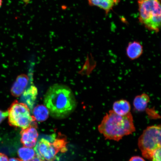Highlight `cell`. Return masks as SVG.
<instances>
[{
    "label": "cell",
    "instance_id": "1",
    "mask_svg": "<svg viewBox=\"0 0 161 161\" xmlns=\"http://www.w3.org/2000/svg\"><path fill=\"white\" fill-rule=\"evenodd\" d=\"M44 104L52 117L63 119L74 111L76 106L75 96L71 89L62 84L50 86L44 98Z\"/></svg>",
    "mask_w": 161,
    "mask_h": 161
},
{
    "label": "cell",
    "instance_id": "2",
    "mask_svg": "<svg viewBox=\"0 0 161 161\" xmlns=\"http://www.w3.org/2000/svg\"><path fill=\"white\" fill-rule=\"evenodd\" d=\"M98 129L106 139L116 142L136 131L133 118L130 113L126 115L120 116L112 110L109 111L104 117Z\"/></svg>",
    "mask_w": 161,
    "mask_h": 161
},
{
    "label": "cell",
    "instance_id": "3",
    "mask_svg": "<svg viewBox=\"0 0 161 161\" xmlns=\"http://www.w3.org/2000/svg\"><path fill=\"white\" fill-rule=\"evenodd\" d=\"M139 21L147 29L158 33L161 25L160 0H138Z\"/></svg>",
    "mask_w": 161,
    "mask_h": 161
},
{
    "label": "cell",
    "instance_id": "4",
    "mask_svg": "<svg viewBox=\"0 0 161 161\" xmlns=\"http://www.w3.org/2000/svg\"><path fill=\"white\" fill-rule=\"evenodd\" d=\"M66 144V138L63 136L53 134L40 139L36 143L34 150L38 158L45 161H53L58 153L67 150Z\"/></svg>",
    "mask_w": 161,
    "mask_h": 161
},
{
    "label": "cell",
    "instance_id": "5",
    "mask_svg": "<svg viewBox=\"0 0 161 161\" xmlns=\"http://www.w3.org/2000/svg\"><path fill=\"white\" fill-rule=\"evenodd\" d=\"M161 126H148L143 132L138 140V146L143 157L151 160L152 155L161 148Z\"/></svg>",
    "mask_w": 161,
    "mask_h": 161
},
{
    "label": "cell",
    "instance_id": "6",
    "mask_svg": "<svg viewBox=\"0 0 161 161\" xmlns=\"http://www.w3.org/2000/svg\"><path fill=\"white\" fill-rule=\"evenodd\" d=\"M8 112L10 125L23 129L34 125L35 118L30 114L29 108L23 103L15 101L10 107Z\"/></svg>",
    "mask_w": 161,
    "mask_h": 161
},
{
    "label": "cell",
    "instance_id": "7",
    "mask_svg": "<svg viewBox=\"0 0 161 161\" xmlns=\"http://www.w3.org/2000/svg\"><path fill=\"white\" fill-rule=\"evenodd\" d=\"M21 134V142L24 146L31 148L35 147L37 142L38 133L35 126L22 129Z\"/></svg>",
    "mask_w": 161,
    "mask_h": 161
},
{
    "label": "cell",
    "instance_id": "8",
    "mask_svg": "<svg viewBox=\"0 0 161 161\" xmlns=\"http://www.w3.org/2000/svg\"><path fill=\"white\" fill-rule=\"evenodd\" d=\"M29 81V78L25 74L18 76L11 88L12 95L19 97L25 91Z\"/></svg>",
    "mask_w": 161,
    "mask_h": 161
},
{
    "label": "cell",
    "instance_id": "9",
    "mask_svg": "<svg viewBox=\"0 0 161 161\" xmlns=\"http://www.w3.org/2000/svg\"><path fill=\"white\" fill-rule=\"evenodd\" d=\"M88 4L92 7L100 8L105 12L106 15L120 3V0H87Z\"/></svg>",
    "mask_w": 161,
    "mask_h": 161
},
{
    "label": "cell",
    "instance_id": "10",
    "mask_svg": "<svg viewBox=\"0 0 161 161\" xmlns=\"http://www.w3.org/2000/svg\"><path fill=\"white\" fill-rule=\"evenodd\" d=\"M143 52V48L140 42L134 41L130 42L126 49V53L130 60L138 59L142 55Z\"/></svg>",
    "mask_w": 161,
    "mask_h": 161
},
{
    "label": "cell",
    "instance_id": "11",
    "mask_svg": "<svg viewBox=\"0 0 161 161\" xmlns=\"http://www.w3.org/2000/svg\"><path fill=\"white\" fill-rule=\"evenodd\" d=\"M37 88L35 86H31L27 90H25L22 94L21 99L22 103L26 104L29 109L32 110L37 98Z\"/></svg>",
    "mask_w": 161,
    "mask_h": 161
},
{
    "label": "cell",
    "instance_id": "12",
    "mask_svg": "<svg viewBox=\"0 0 161 161\" xmlns=\"http://www.w3.org/2000/svg\"><path fill=\"white\" fill-rule=\"evenodd\" d=\"M130 102L126 100L122 99L114 103L112 110L118 115L125 116L130 113Z\"/></svg>",
    "mask_w": 161,
    "mask_h": 161
},
{
    "label": "cell",
    "instance_id": "13",
    "mask_svg": "<svg viewBox=\"0 0 161 161\" xmlns=\"http://www.w3.org/2000/svg\"><path fill=\"white\" fill-rule=\"evenodd\" d=\"M149 96L146 93L137 96L133 101V106L135 109L138 112H142L146 110V108L149 102Z\"/></svg>",
    "mask_w": 161,
    "mask_h": 161
},
{
    "label": "cell",
    "instance_id": "14",
    "mask_svg": "<svg viewBox=\"0 0 161 161\" xmlns=\"http://www.w3.org/2000/svg\"><path fill=\"white\" fill-rule=\"evenodd\" d=\"M49 114L47 108L43 105H38L33 110V117L39 122H43L47 119Z\"/></svg>",
    "mask_w": 161,
    "mask_h": 161
},
{
    "label": "cell",
    "instance_id": "15",
    "mask_svg": "<svg viewBox=\"0 0 161 161\" xmlns=\"http://www.w3.org/2000/svg\"><path fill=\"white\" fill-rule=\"evenodd\" d=\"M18 153L22 161H29L35 158L36 155L33 149L25 146L20 148L18 150Z\"/></svg>",
    "mask_w": 161,
    "mask_h": 161
},
{
    "label": "cell",
    "instance_id": "16",
    "mask_svg": "<svg viewBox=\"0 0 161 161\" xmlns=\"http://www.w3.org/2000/svg\"><path fill=\"white\" fill-rule=\"evenodd\" d=\"M151 160L152 161H161V148L155 151Z\"/></svg>",
    "mask_w": 161,
    "mask_h": 161
},
{
    "label": "cell",
    "instance_id": "17",
    "mask_svg": "<svg viewBox=\"0 0 161 161\" xmlns=\"http://www.w3.org/2000/svg\"><path fill=\"white\" fill-rule=\"evenodd\" d=\"M8 116V111L4 112L0 110V124Z\"/></svg>",
    "mask_w": 161,
    "mask_h": 161
},
{
    "label": "cell",
    "instance_id": "18",
    "mask_svg": "<svg viewBox=\"0 0 161 161\" xmlns=\"http://www.w3.org/2000/svg\"><path fill=\"white\" fill-rule=\"evenodd\" d=\"M129 161H146L144 158L139 156H135L132 157Z\"/></svg>",
    "mask_w": 161,
    "mask_h": 161
},
{
    "label": "cell",
    "instance_id": "19",
    "mask_svg": "<svg viewBox=\"0 0 161 161\" xmlns=\"http://www.w3.org/2000/svg\"><path fill=\"white\" fill-rule=\"evenodd\" d=\"M0 161H8V158L5 154L0 153Z\"/></svg>",
    "mask_w": 161,
    "mask_h": 161
},
{
    "label": "cell",
    "instance_id": "20",
    "mask_svg": "<svg viewBox=\"0 0 161 161\" xmlns=\"http://www.w3.org/2000/svg\"><path fill=\"white\" fill-rule=\"evenodd\" d=\"M29 161H45L43 160L42 159L38 158V157H35V158L32 159L31 160H30Z\"/></svg>",
    "mask_w": 161,
    "mask_h": 161
},
{
    "label": "cell",
    "instance_id": "21",
    "mask_svg": "<svg viewBox=\"0 0 161 161\" xmlns=\"http://www.w3.org/2000/svg\"><path fill=\"white\" fill-rule=\"evenodd\" d=\"M8 161H22L21 160H20L19 159L17 158H10Z\"/></svg>",
    "mask_w": 161,
    "mask_h": 161
},
{
    "label": "cell",
    "instance_id": "22",
    "mask_svg": "<svg viewBox=\"0 0 161 161\" xmlns=\"http://www.w3.org/2000/svg\"><path fill=\"white\" fill-rule=\"evenodd\" d=\"M3 0H0V8L2 7V5H3Z\"/></svg>",
    "mask_w": 161,
    "mask_h": 161
}]
</instances>
